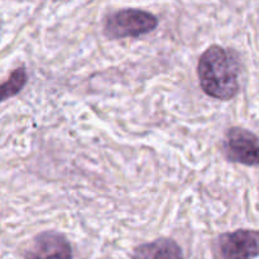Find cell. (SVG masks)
I'll return each mask as SVG.
<instances>
[{
  "instance_id": "cell-1",
  "label": "cell",
  "mask_w": 259,
  "mask_h": 259,
  "mask_svg": "<svg viewBox=\"0 0 259 259\" xmlns=\"http://www.w3.org/2000/svg\"><path fill=\"white\" fill-rule=\"evenodd\" d=\"M240 62L237 53L222 46H211L200 57L197 75L206 95L230 100L240 88Z\"/></svg>"
},
{
  "instance_id": "cell-2",
  "label": "cell",
  "mask_w": 259,
  "mask_h": 259,
  "mask_svg": "<svg viewBox=\"0 0 259 259\" xmlns=\"http://www.w3.org/2000/svg\"><path fill=\"white\" fill-rule=\"evenodd\" d=\"M158 18L142 9H121L109 14L104 20V34L110 39L136 38L153 32Z\"/></svg>"
},
{
  "instance_id": "cell-3",
  "label": "cell",
  "mask_w": 259,
  "mask_h": 259,
  "mask_svg": "<svg viewBox=\"0 0 259 259\" xmlns=\"http://www.w3.org/2000/svg\"><path fill=\"white\" fill-rule=\"evenodd\" d=\"M215 259H255L259 237L255 230H235L217 237L211 245Z\"/></svg>"
},
{
  "instance_id": "cell-4",
  "label": "cell",
  "mask_w": 259,
  "mask_h": 259,
  "mask_svg": "<svg viewBox=\"0 0 259 259\" xmlns=\"http://www.w3.org/2000/svg\"><path fill=\"white\" fill-rule=\"evenodd\" d=\"M258 138L254 133L244 128H230L223 141V153L229 162L257 166L258 164Z\"/></svg>"
},
{
  "instance_id": "cell-5",
  "label": "cell",
  "mask_w": 259,
  "mask_h": 259,
  "mask_svg": "<svg viewBox=\"0 0 259 259\" xmlns=\"http://www.w3.org/2000/svg\"><path fill=\"white\" fill-rule=\"evenodd\" d=\"M25 259H72V248L65 235L45 232L37 235L24 255Z\"/></svg>"
},
{
  "instance_id": "cell-6",
  "label": "cell",
  "mask_w": 259,
  "mask_h": 259,
  "mask_svg": "<svg viewBox=\"0 0 259 259\" xmlns=\"http://www.w3.org/2000/svg\"><path fill=\"white\" fill-rule=\"evenodd\" d=\"M132 259H185L182 249L175 240L161 238L142 244L134 250Z\"/></svg>"
},
{
  "instance_id": "cell-7",
  "label": "cell",
  "mask_w": 259,
  "mask_h": 259,
  "mask_svg": "<svg viewBox=\"0 0 259 259\" xmlns=\"http://www.w3.org/2000/svg\"><path fill=\"white\" fill-rule=\"evenodd\" d=\"M27 83V72L24 67L15 68L5 82L0 83V103L13 98L22 91Z\"/></svg>"
}]
</instances>
